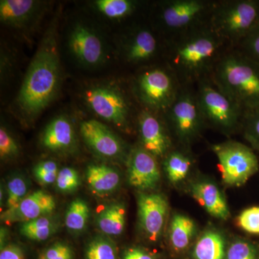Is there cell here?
<instances>
[{"mask_svg":"<svg viewBox=\"0 0 259 259\" xmlns=\"http://www.w3.org/2000/svg\"><path fill=\"white\" fill-rule=\"evenodd\" d=\"M61 80L58 18L54 17L30 61L17 97L16 106L22 118L35 120L55 99Z\"/></svg>","mask_w":259,"mask_h":259,"instance_id":"6da1fadb","label":"cell"},{"mask_svg":"<svg viewBox=\"0 0 259 259\" xmlns=\"http://www.w3.org/2000/svg\"><path fill=\"white\" fill-rule=\"evenodd\" d=\"M229 48L207 22L172 36L167 53L168 66L181 84L197 83L210 76L214 65Z\"/></svg>","mask_w":259,"mask_h":259,"instance_id":"7a4b0ae2","label":"cell"},{"mask_svg":"<svg viewBox=\"0 0 259 259\" xmlns=\"http://www.w3.org/2000/svg\"><path fill=\"white\" fill-rule=\"evenodd\" d=\"M210 78L244 116L259 110V64L236 48L225 51Z\"/></svg>","mask_w":259,"mask_h":259,"instance_id":"3957f363","label":"cell"},{"mask_svg":"<svg viewBox=\"0 0 259 259\" xmlns=\"http://www.w3.org/2000/svg\"><path fill=\"white\" fill-rule=\"evenodd\" d=\"M208 23L230 48H236L259 25V0L214 2Z\"/></svg>","mask_w":259,"mask_h":259,"instance_id":"277c9868","label":"cell"},{"mask_svg":"<svg viewBox=\"0 0 259 259\" xmlns=\"http://www.w3.org/2000/svg\"><path fill=\"white\" fill-rule=\"evenodd\" d=\"M178 78L169 67H152L138 74L134 82L135 95L146 110L164 113L180 92Z\"/></svg>","mask_w":259,"mask_h":259,"instance_id":"5b68a950","label":"cell"},{"mask_svg":"<svg viewBox=\"0 0 259 259\" xmlns=\"http://www.w3.org/2000/svg\"><path fill=\"white\" fill-rule=\"evenodd\" d=\"M196 94L204 122L226 132L243 125V112L218 88L210 76L197 81Z\"/></svg>","mask_w":259,"mask_h":259,"instance_id":"8992f818","label":"cell"},{"mask_svg":"<svg viewBox=\"0 0 259 259\" xmlns=\"http://www.w3.org/2000/svg\"><path fill=\"white\" fill-rule=\"evenodd\" d=\"M83 101L90 111L118 128L129 127L131 107L120 88L110 83H95L83 91Z\"/></svg>","mask_w":259,"mask_h":259,"instance_id":"52a82bcc","label":"cell"},{"mask_svg":"<svg viewBox=\"0 0 259 259\" xmlns=\"http://www.w3.org/2000/svg\"><path fill=\"white\" fill-rule=\"evenodd\" d=\"M219 163L226 185L240 187L253 176L259 168L258 158L253 148L236 141H227L212 146Z\"/></svg>","mask_w":259,"mask_h":259,"instance_id":"ba28073f","label":"cell"},{"mask_svg":"<svg viewBox=\"0 0 259 259\" xmlns=\"http://www.w3.org/2000/svg\"><path fill=\"white\" fill-rule=\"evenodd\" d=\"M214 2L168 0L160 4L158 18L162 28L173 36L207 23Z\"/></svg>","mask_w":259,"mask_h":259,"instance_id":"9c48e42d","label":"cell"},{"mask_svg":"<svg viewBox=\"0 0 259 259\" xmlns=\"http://www.w3.org/2000/svg\"><path fill=\"white\" fill-rule=\"evenodd\" d=\"M163 114L177 137L185 144L193 141L205 123L196 91L189 85H182L175 101Z\"/></svg>","mask_w":259,"mask_h":259,"instance_id":"30bf717a","label":"cell"},{"mask_svg":"<svg viewBox=\"0 0 259 259\" xmlns=\"http://www.w3.org/2000/svg\"><path fill=\"white\" fill-rule=\"evenodd\" d=\"M67 42L72 57L84 67L96 68L106 61L105 42L99 32L88 24L74 23L69 30Z\"/></svg>","mask_w":259,"mask_h":259,"instance_id":"8fae6325","label":"cell"},{"mask_svg":"<svg viewBox=\"0 0 259 259\" xmlns=\"http://www.w3.org/2000/svg\"><path fill=\"white\" fill-rule=\"evenodd\" d=\"M80 134L88 147L102 158L117 159L125 155L122 140L99 120L83 121L80 124Z\"/></svg>","mask_w":259,"mask_h":259,"instance_id":"7c38bea8","label":"cell"},{"mask_svg":"<svg viewBox=\"0 0 259 259\" xmlns=\"http://www.w3.org/2000/svg\"><path fill=\"white\" fill-rule=\"evenodd\" d=\"M138 211L141 229L148 239L161 236L168 213V202L163 194L141 192L138 196Z\"/></svg>","mask_w":259,"mask_h":259,"instance_id":"4fadbf2b","label":"cell"},{"mask_svg":"<svg viewBox=\"0 0 259 259\" xmlns=\"http://www.w3.org/2000/svg\"><path fill=\"white\" fill-rule=\"evenodd\" d=\"M127 173L129 185L142 192L156 188L161 179L156 158L141 146L130 153Z\"/></svg>","mask_w":259,"mask_h":259,"instance_id":"5bb4252c","label":"cell"},{"mask_svg":"<svg viewBox=\"0 0 259 259\" xmlns=\"http://www.w3.org/2000/svg\"><path fill=\"white\" fill-rule=\"evenodd\" d=\"M141 147L154 157L163 158L169 153L171 141L157 113L145 110L139 117Z\"/></svg>","mask_w":259,"mask_h":259,"instance_id":"9a60e30c","label":"cell"},{"mask_svg":"<svg viewBox=\"0 0 259 259\" xmlns=\"http://www.w3.org/2000/svg\"><path fill=\"white\" fill-rule=\"evenodd\" d=\"M46 3L36 0H2L0 20L15 30H26L44 14Z\"/></svg>","mask_w":259,"mask_h":259,"instance_id":"2e32d148","label":"cell"},{"mask_svg":"<svg viewBox=\"0 0 259 259\" xmlns=\"http://www.w3.org/2000/svg\"><path fill=\"white\" fill-rule=\"evenodd\" d=\"M55 199L45 191L37 190L28 194L14 208L2 213L1 219L10 224L26 223L48 216L56 209Z\"/></svg>","mask_w":259,"mask_h":259,"instance_id":"e0dca14e","label":"cell"},{"mask_svg":"<svg viewBox=\"0 0 259 259\" xmlns=\"http://www.w3.org/2000/svg\"><path fill=\"white\" fill-rule=\"evenodd\" d=\"M42 147L54 153L71 152L76 147V138L72 122L66 115L53 119L40 138Z\"/></svg>","mask_w":259,"mask_h":259,"instance_id":"ac0fdd59","label":"cell"},{"mask_svg":"<svg viewBox=\"0 0 259 259\" xmlns=\"http://www.w3.org/2000/svg\"><path fill=\"white\" fill-rule=\"evenodd\" d=\"M159 49L157 37L147 28L134 30L122 44L124 59L130 64H141L152 60Z\"/></svg>","mask_w":259,"mask_h":259,"instance_id":"d6986e66","label":"cell"},{"mask_svg":"<svg viewBox=\"0 0 259 259\" xmlns=\"http://www.w3.org/2000/svg\"><path fill=\"white\" fill-rule=\"evenodd\" d=\"M194 198L210 215L220 220H227L230 216L229 208L222 192L213 183L198 182L192 187Z\"/></svg>","mask_w":259,"mask_h":259,"instance_id":"ffe728a7","label":"cell"},{"mask_svg":"<svg viewBox=\"0 0 259 259\" xmlns=\"http://www.w3.org/2000/svg\"><path fill=\"white\" fill-rule=\"evenodd\" d=\"M86 180L94 193L106 196L118 189L121 177L120 172L113 167L94 163L87 168Z\"/></svg>","mask_w":259,"mask_h":259,"instance_id":"44dd1931","label":"cell"},{"mask_svg":"<svg viewBox=\"0 0 259 259\" xmlns=\"http://www.w3.org/2000/svg\"><path fill=\"white\" fill-rule=\"evenodd\" d=\"M126 209L125 204L116 202L107 204L97 216V228L105 236H118L125 229Z\"/></svg>","mask_w":259,"mask_h":259,"instance_id":"7402d4cb","label":"cell"},{"mask_svg":"<svg viewBox=\"0 0 259 259\" xmlns=\"http://www.w3.org/2000/svg\"><path fill=\"white\" fill-rule=\"evenodd\" d=\"M225 255L224 238L215 231H206L194 246L195 259H225Z\"/></svg>","mask_w":259,"mask_h":259,"instance_id":"603a6c76","label":"cell"},{"mask_svg":"<svg viewBox=\"0 0 259 259\" xmlns=\"http://www.w3.org/2000/svg\"><path fill=\"white\" fill-rule=\"evenodd\" d=\"M195 231V224L191 218L184 214H175L169 228V240L174 249H185L192 241Z\"/></svg>","mask_w":259,"mask_h":259,"instance_id":"cb8c5ba5","label":"cell"},{"mask_svg":"<svg viewBox=\"0 0 259 259\" xmlns=\"http://www.w3.org/2000/svg\"><path fill=\"white\" fill-rule=\"evenodd\" d=\"M58 229L55 220L48 216L22 223L20 233L22 236L34 241H44L52 236Z\"/></svg>","mask_w":259,"mask_h":259,"instance_id":"d4e9b609","label":"cell"},{"mask_svg":"<svg viewBox=\"0 0 259 259\" xmlns=\"http://www.w3.org/2000/svg\"><path fill=\"white\" fill-rule=\"evenodd\" d=\"M138 3L131 0H97L93 6L102 16L111 20H121L133 14Z\"/></svg>","mask_w":259,"mask_h":259,"instance_id":"484cf974","label":"cell"},{"mask_svg":"<svg viewBox=\"0 0 259 259\" xmlns=\"http://www.w3.org/2000/svg\"><path fill=\"white\" fill-rule=\"evenodd\" d=\"M164 169L168 180L177 184L185 180L192 167L190 156L180 151H171L165 157Z\"/></svg>","mask_w":259,"mask_h":259,"instance_id":"4316f807","label":"cell"},{"mask_svg":"<svg viewBox=\"0 0 259 259\" xmlns=\"http://www.w3.org/2000/svg\"><path fill=\"white\" fill-rule=\"evenodd\" d=\"M90 208L86 201L75 199L70 203L65 215V225L71 233H79L88 226Z\"/></svg>","mask_w":259,"mask_h":259,"instance_id":"83f0119b","label":"cell"},{"mask_svg":"<svg viewBox=\"0 0 259 259\" xmlns=\"http://www.w3.org/2000/svg\"><path fill=\"white\" fill-rule=\"evenodd\" d=\"M85 259H118L114 242L107 236H97L85 248Z\"/></svg>","mask_w":259,"mask_h":259,"instance_id":"f1b7e54d","label":"cell"},{"mask_svg":"<svg viewBox=\"0 0 259 259\" xmlns=\"http://www.w3.org/2000/svg\"><path fill=\"white\" fill-rule=\"evenodd\" d=\"M28 185L24 177L14 175L10 177L6 185V209L14 208L27 195Z\"/></svg>","mask_w":259,"mask_h":259,"instance_id":"f546056e","label":"cell"},{"mask_svg":"<svg viewBox=\"0 0 259 259\" xmlns=\"http://www.w3.org/2000/svg\"><path fill=\"white\" fill-rule=\"evenodd\" d=\"M80 177L78 172L73 168L65 167L59 170L56 185L57 190L63 193H71L79 187Z\"/></svg>","mask_w":259,"mask_h":259,"instance_id":"4dcf8cb0","label":"cell"},{"mask_svg":"<svg viewBox=\"0 0 259 259\" xmlns=\"http://www.w3.org/2000/svg\"><path fill=\"white\" fill-rule=\"evenodd\" d=\"M242 127L247 141L252 148L259 151V110H255L243 117Z\"/></svg>","mask_w":259,"mask_h":259,"instance_id":"1f68e13d","label":"cell"},{"mask_svg":"<svg viewBox=\"0 0 259 259\" xmlns=\"http://www.w3.org/2000/svg\"><path fill=\"white\" fill-rule=\"evenodd\" d=\"M59 171L57 163L49 160L37 163L33 169L34 176L38 183L45 186L56 183Z\"/></svg>","mask_w":259,"mask_h":259,"instance_id":"d6a6232c","label":"cell"},{"mask_svg":"<svg viewBox=\"0 0 259 259\" xmlns=\"http://www.w3.org/2000/svg\"><path fill=\"white\" fill-rule=\"evenodd\" d=\"M20 153V146L8 130L1 125L0 127V157L2 160L14 158Z\"/></svg>","mask_w":259,"mask_h":259,"instance_id":"836d02e7","label":"cell"},{"mask_svg":"<svg viewBox=\"0 0 259 259\" xmlns=\"http://www.w3.org/2000/svg\"><path fill=\"white\" fill-rule=\"evenodd\" d=\"M237 223L247 233L259 235V207L245 209L238 215Z\"/></svg>","mask_w":259,"mask_h":259,"instance_id":"e575fe53","label":"cell"},{"mask_svg":"<svg viewBox=\"0 0 259 259\" xmlns=\"http://www.w3.org/2000/svg\"><path fill=\"white\" fill-rule=\"evenodd\" d=\"M254 245L244 241L232 243L227 252V259H256Z\"/></svg>","mask_w":259,"mask_h":259,"instance_id":"d590c367","label":"cell"},{"mask_svg":"<svg viewBox=\"0 0 259 259\" xmlns=\"http://www.w3.org/2000/svg\"><path fill=\"white\" fill-rule=\"evenodd\" d=\"M236 48L259 64V25Z\"/></svg>","mask_w":259,"mask_h":259,"instance_id":"8d00e7d4","label":"cell"},{"mask_svg":"<svg viewBox=\"0 0 259 259\" xmlns=\"http://www.w3.org/2000/svg\"><path fill=\"white\" fill-rule=\"evenodd\" d=\"M38 259H74V253L69 245L58 242L44 250Z\"/></svg>","mask_w":259,"mask_h":259,"instance_id":"74e56055","label":"cell"},{"mask_svg":"<svg viewBox=\"0 0 259 259\" xmlns=\"http://www.w3.org/2000/svg\"><path fill=\"white\" fill-rule=\"evenodd\" d=\"M0 259H25V253L19 245L9 244L1 249Z\"/></svg>","mask_w":259,"mask_h":259,"instance_id":"f35d334b","label":"cell"},{"mask_svg":"<svg viewBox=\"0 0 259 259\" xmlns=\"http://www.w3.org/2000/svg\"><path fill=\"white\" fill-rule=\"evenodd\" d=\"M122 259H156L151 253L139 247L127 248L124 252Z\"/></svg>","mask_w":259,"mask_h":259,"instance_id":"ab89813d","label":"cell"},{"mask_svg":"<svg viewBox=\"0 0 259 259\" xmlns=\"http://www.w3.org/2000/svg\"><path fill=\"white\" fill-rule=\"evenodd\" d=\"M0 244H1V249H3L4 247L6 246L5 243H6L7 240H8V234L9 232L8 230L5 229V228H1V232H0Z\"/></svg>","mask_w":259,"mask_h":259,"instance_id":"60d3db41","label":"cell"}]
</instances>
